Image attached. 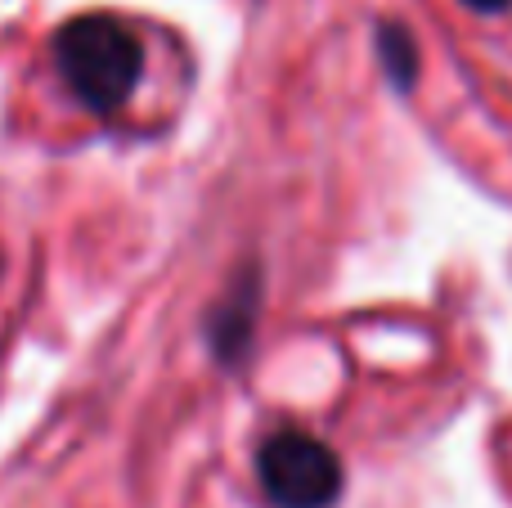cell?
<instances>
[{
    "mask_svg": "<svg viewBox=\"0 0 512 508\" xmlns=\"http://www.w3.org/2000/svg\"><path fill=\"white\" fill-rule=\"evenodd\" d=\"M54 68L86 113L108 117L126 108L144 77V45L122 18L113 14H77L50 41Z\"/></svg>",
    "mask_w": 512,
    "mask_h": 508,
    "instance_id": "6da1fadb",
    "label": "cell"
},
{
    "mask_svg": "<svg viewBox=\"0 0 512 508\" xmlns=\"http://www.w3.org/2000/svg\"><path fill=\"white\" fill-rule=\"evenodd\" d=\"M256 477L274 508H328L342 495V459L310 432H274L256 450Z\"/></svg>",
    "mask_w": 512,
    "mask_h": 508,
    "instance_id": "7a4b0ae2",
    "label": "cell"
},
{
    "mask_svg": "<svg viewBox=\"0 0 512 508\" xmlns=\"http://www.w3.org/2000/svg\"><path fill=\"white\" fill-rule=\"evenodd\" d=\"M378 59H382V68H387V77L396 81V86H414V77H418V45H414V36L405 32L400 23H378Z\"/></svg>",
    "mask_w": 512,
    "mask_h": 508,
    "instance_id": "3957f363",
    "label": "cell"
},
{
    "mask_svg": "<svg viewBox=\"0 0 512 508\" xmlns=\"http://www.w3.org/2000/svg\"><path fill=\"white\" fill-rule=\"evenodd\" d=\"M468 9H477V14H504V9H512V0H463Z\"/></svg>",
    "mask_w": 512,
    "mask_h": 508,
    "instance_id": "277c9868",
    "label": "cell"
},
{
    "mask_svg": "<svg viewBox=\"0 0 512 508\" xmlns=\"http://www.w3.org/2000/svg\"><path fill=\"white\" fill-rule=\"evenodd\" d=\"M0 275H5V252H0Z\"/></svg>",
    "mask_w": 512,
    "mask_h": 508,
    "instance_id": "5b68a950",
    "label": "cell"
}]
</instances>
